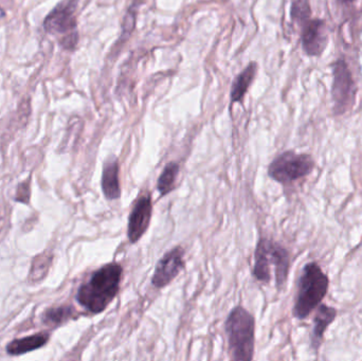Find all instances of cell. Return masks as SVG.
Wrapping results in <instances>:
<instances>
[{
	"label": "cell",
	"instance_id": "6da1fadb",
	"mask_svg": "<svg viewBox=\"0 0 362 361\" xmlns=\"http://www.w3.org/2000/svg\"><path fill=\"white\" fill-rule=\"evenodd\" d=\"M122 273V267L117 263L101 267L78 288L76 300L90 313H102L118 294Z\"/></svg>",
	"mask_w": 362,
	"mask_h": 361
},
{
	"label": "cell",
	"instance_id": "7a4b0ae2",
	"mask_svg": "<svg viewBox=\"0 0 362 361\" xmlns=\"http://www.w3.org/2000/svg\"><path fill=\"white\" fill-rule=\"evenodd\" d=\"M329 288V278L323 273L316 263H310L304 267L299 281L293 316L298 319H305L323 300Z\"/></svg>",
	"mask_w": 362,
	"mask_h": 361
},
{
	"label": "cell",
	"instance_id": "3957f363",
	"mask_svg": "<svg viewBox=\"0 0 362 361\" xmlns=\"http://www.w3.org/2000/svg\"><path fill=\"white\" fill-rule=\"evenodd\" d=\"M78 0H63L46 17L45 32L54 36L64 50L74 51L78 42L76 12Z\"/></svg>",
	"mask_w": 362,
	"mask_h": 361
},
{
	"label": "cell",
	"instance_id": "277c9868",
	"mask_svg": "<svg viewBox=\"0 0 362 361\" xmlns=\"http://www.w3.org/2000/svg\"><path fill=\"white\" fill-rule=\"evenodd\" d=\"M226 333L234 360L249 361L255 352V319L243 309L235 307L226 321Z\"/></svg>",
	"mask_w": 362,
	"mask_h": 361
},
{
	"label": "cell",
	"instance_id": "5b68a950",
	"mask_svg": "<svg viewBox=\"0 0 362 361\" xmlns=\"http://www.w3.org/2000/svg\"><path fill=\"white\" fill-rule=\"evenodd\" d=\"M276 268V281L281 288L286 281L289 271V254L282 246L268 241L259 239L255 250V263L253 275L255 279L262 282H269L270 266Z\"/></svg>",
	"mask_w": 362,
	"mask_h": 361
},
{
	"label": "cell",
	"instance_id": "8992f818",
	"mask_svg": "<svg viewBox=\"0 0 362 361\" xmlns=\"http://www.w3.org/2000/svg\"><path fill=\"white\" fill-rule=\"evenodd\" d=\"M314 165V160L308 155L285 152L272 161L268 175L281 184H289L308 175Z\"/></svg>",
	"mask_w": 362,
	"mask_h": 361
},
{
	"label": "cell",
	"instance_id": "52a82bcc",
	"mask_svg": "<svg viewBox=\"0 0 362 361\" xmlns=\"http://www.w3.org/2000/svg\"><path fill=\"white\" fill-rule=\"evenodd\" d=\"M183 256H185V251L180 246H178L163 256L157 264L153 276L152 283L155 288H165L177 277L181 269L185 266Z\"/></svg>",
	"mask_w": 362,
	"mask_h": 361
},
{
	"label": "cell",
	"instance_id": "ba28073f",
	"mask_svg": "<svg viewBox=\"0 0 362 361\" xmlns=\"http://www.w3.org/2000/svg\"><path fill=\"white\" fill-rule=\"evenodd\" d=\"M333 99L336 110L339 112L346 110L349 104L354 99L353 95V80L350 70L344 61H338L334 67Z\"/></svg>",
	"mask_w": 362,
	"mask_h": 361
},
{
	"label": "cell",
	"instance_id": "9c48e42d",
	"mask_svg": "<svg viewBox=\"0 0 362 361\" xmlns=\"http://www.w3.org/2000/svg\"><path fill=\"white\" fill-rule=\"evenodd\" d=\"M152 199L150 195L142 196L136 203L129 215L127 235L131 243L135 244L148 230L152 218Z\"/></svg>",
	"mask_w": 362,
	"mask_h": 361
},
{
	"label": "cell",
	"instance_id": "30bf717a",
	"mask_svg": "<svg viewBox=\"0 0 362 361\" xmlns=\"http://www.w3.org/2000/svg\"><path fill=\"white\" fill-rule=\"evenodd\" d=\"M303 49L308 55L317 57L325 50L327 44V27L325 21L320 19L308 20L304 25L302 33Z\"/></svg>",
	"mask_w": 362,
	"mask_h": 361
},
{
	"label": "cell",
	"instance_id": "8fae6325",
	"mask_svg": "<svg viewBox=\"0 0 362 361\" xmlns=\"http://www.w3.org/2000/svg\"><path fill=\"white\" fill-rule=\"evenodd\" d=\"M102 189L106 199H118L121 196L120 184H119V165L116 159H112L106 163L102 176Z\"/></svg>",
	"mask_w": 362,
	"mask_h": 361
},
{
	"label": "cell",
	"instance_id": "7c38bea8",
	"mask_svg": "<svg viewBox=\"0 0 362 361\" xmlns=\"http://www.w3.org/2000/svg\"><path fill=\"white\" fill-rule=\"evenodd\" d=\"M49 341L48 333H38L25 338L16 339L8 343L6 352L10 355L17 356L35 351L44 347Z\"/></svg>",
	"mask_w": 362,
	"mask_h": 361
},
{
	"label": "cell",
	"instance_id": "4fadbf2b",
	"mask_svg": "<svg viewBox=\"0 0 362 361\" xmlns=\"http://www.w3.org/2000/svg\"><path fill=\"white\" fill-rule=\"evenodd\" d=\"M337 312L333 307H327V305H321L317 312L316 317L314 320V331L312 335V345L315 349H318L322 341L323 334L327 326L334 321Z\"/></svg>",
	"mask_w": 362,
	"mask_h": 361
},
{
	"label": "cell",
	"instance_id": "5bb4252c",
	"mask_svg": "<svg viewBox=\"0 0 362 361\" xmlns=\"http://www.w3.org/2000/svg\"><path fill=\"white\" fill-rule=\"evenodd\" d=\"M255 73H257V64L251 63L250 65L247 66L246 69L238 74L234 82L233 87L231 90V103L235 102H242L248 90L249 86L252 83L255 78Z\"/></svg>",
	"mask_w": 362,
	"mask_h": 361
},
{
	"label": "cell",
	"instance_id": "9a60e30c",
	"mask_svg": "<svg viewBox=\"0 0 362 361\" xmlns=\"http://www.w3.org/2000/svg\"><path fill=\"white\" fill-rule=\"evenodd\" d=\"M180 173V165L176 162L168 163L158 179V190L161 195H167L174 189L176 178Z\"/></svg>",
	"mask_w": 362,
	"mask_h": 361
},
{
	"label": "cell",
	"instance_id": "2e32d148",
	"mask_svg": "<svg viewBox=\"0 0 362 361\" xmlns=\"http://www.w3.org/2000/svg\"><path fill=\"white\" fill-rule=\"evenodd\" d=\"M74 309L70 307H55L44 314V322L49 326H59L74 316Z\"/></svg>",
	"mask_w": 362,
	"mask_h": 361
},
{
	"label": "cell",
	"instance_id": "e0dca14e",
	"mask_svg": "<svg viewBox=\"0 0 362 361\" xmlns=\"http://www.w3.org/2000/svg\"><path fill=\"white\" fill-rule=\"evenodd\" d=\"M291 14L296 23L300 25L308 23L310 16V6L308 0H293Z\"/></svg>",
	"mask_w": 362,
	"mask_h": 361
},
{
	"label": "cell",
	"instance_id": "ac0fdd59",
	"mask_svg": "<svg viewBox=\"0 0 362 361\" xmlns=\"http://www.w3.org/2000/svg\"><path fill=\"white\" fill-rule=\"evenodd\" d=\"M49 259L45 258V256H40V258H36L34 262L32 263L31 273H30V278L34 282L40 281L42 278L47 273V267H48Z\"/></svg>",
	"mask_w": 362,
	"mask_h": 361
},
{
	"label": "cell",
	"instance_id": "d6986e66",
	"mask_svg": "<svg viewBox=\"0 0 362 361\" xmlns=\"http://www.w3.org/2000/svg\"><path fill=\"white\" fill-rule=\"evenodd\" d=\"M30 199V187L27 182H21V186L17 190L16 201L21 203H29Z\"/></svg>",
	"mask_w": 362,
	"mask_h": 361
},
{
	"label": "cell",
	"instance_id": "ffe728a7",
	"mask_svg": "<svg viewBox=\"0 0 362 361\" xmlns=\"http://www.w3.org/2000/svg\"><path fill=\"white\" fill-rule=\"evenodd\" d=\"M339 1H342V2H351V1H353V0H339Z\"/></svg>",
	"mask_w": 362,
	"mask_h": 361
}]
</instances>
